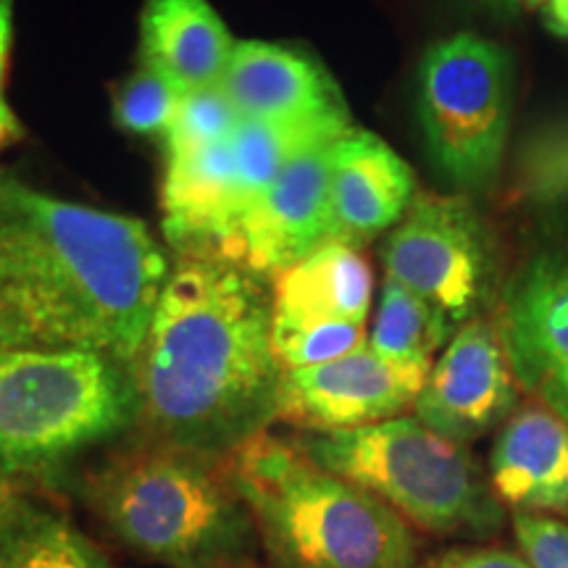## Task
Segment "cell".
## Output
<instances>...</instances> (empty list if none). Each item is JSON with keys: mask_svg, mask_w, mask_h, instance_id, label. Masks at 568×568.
Here are the masks:
<instances>
[{"mask_svg": "<svg viewBox=\"0 0 568 568\" xmlns=\"http://www.w3.org/2000/svg\"><path fill=\"white\" fill-rule=\"evenodd\" d=\"M453 326L437 305L385 276L368 347L387 364L429 376Z\"/></svg>", "mask_w": 568, "mask_h": 568, "instance_id": "cell-19", "label": "cell"}, {"mask_svg": "<svg viewBox=\"0 0 568 568\" xmlns=\"http://www.w3.org/2000/svg\"><path fill=\"white\" fill-rule=\"evenodd\" d=\"M184 90L161 71L138 67L113 92V122L138 138H166Z\"/></svg>", "mask_w": 568, "mask_h": 568, "instance_id": "cell-23", "label": "cell"}, {"mask_svg": "<svg viewBox=\"0 0 568 568\" xmlns=\"http://www.w3.org/2000/svg\"><path fill=\"white\" fill-rule=\"evenodd\" d=\"M518 382L493 318L460 324L432 366L414 414L437 435L474 443L516 410Z\"/></svg>", "mask_w": 568, "mask_h": 568, "instance_id": "cell-10", "label": "cell"}, {"mask_svg": "<svg viewBox=\"0 0 568 568\" xmlns=\"http://www.w3.org/2000/svg\"><path fill=\"white\" fill-rule=\"evenodd\" d=\"M161 209L163 234L176 253L224 255L247 211L232 140L203 151L169 155Z\"/></svg>", "mask_w": 568, "mask_h": 568, "instance_id": "cell-14", "label": "cell"}, {"mask_svg": "<svg viewBox=\"0 0 568 568\" xmlns=\"http://www.w3.org/2000/svg\"><path fill=\"white\" fill-rule=\"evenodd\" d=\"M568 201V122L542 126L524 142L510 203L558 205Z\"/></svg>", "mask_w": 568, "mask_h": 568, "instance_id": "cell-21", "label": "cell"}, {"mask_svg": "<svg viewBox=\"0 0 568 568\" xmlns=\"http://www.w3.org/2000/svg\"><path fill=\"white\" fill-rule=\"evenodd\" d=\"M514 69L500 45L460 32L418 67V122L432 161L460 190L493 187L506 153Z\"/></svg>", "mask_w": 568, "mask_h": 568, "instance_id": "cell-7", "label": "cell"}, {"mask_svg": "<svg viewBox=\"0 0 568 568\" xmlns=\"http://www.w3.org/2000/svg\"><path fill=\"white\" fill-rule=\"evenodd\" d=\"M237 40L211 0H145L140 13V67L182 90L222 82Z\"/></svg>", "mask_w": 568, "mask_h": 568, "instance_id": "cell-17", "label": "cell"}, {"mask_svg": "<svg viewBox=\"0 0 568 568\" xmlns=\"http://www.w3.org/2000/svg\"><path fill=\"white\" fill-rule=\"evenodd\" d=\"M416 197L408 163L374 132L353 126L332 145V243L361 247L400 224Z\"/></svg>", "mask_w": 568, "mask_h": 568, "instance_id": "cell-15", "label": "cell"}, {"mask_svg": "<svg viewBox=\"0 0 568 568\" xmlns=\"http://www.w3.org/2000/svg\"><path fill=\"white\" fill-rule=\"evenodd\" d=\"M0 568H109V564L67 518L24 500L0 527Z\"/></svg>", "mask_w": 568, "mask_h": 568, "instance_id": "cell-20", "label": "cell"}, {"mask_svg": "<svg viewBox=\"0 0 568 568\" xmlns=\"http://www.w3.org/2000/svg\"><path fill=\"white\" fill-rule=\"evenodd\" d=\"M514 531L531 568H568V524L542 514H514Z\"/></svg>", "mask_w": 568, "mask_h": 568, "instance_id": "cell-25", "label": "cell"}, {"mask_svg": "<svg viewBox=\"0 0 568 568\" xmlns=\"http://www.w3.org/2000/svg\"><path fill=\"white\" fill-rule=\"evenodd\" d=\"M437 568H531L527 558H518L516 552L481 548L450 552Z\"/></svg>", "mask_w": 568, "mask_h": 568, "instance_id": "cell-27", "label": "cell"}, {"mask_svg": "<svg viewBox=\"0 0 568 568\" xmlns=\"http://www.w3.org/2000/svg\"><path fill=\"white\" fill-rule=\"evenodd\" d=\"M332 145L335 140L305 148L276 174L245 213L224 258L274 280L332 243Z\"/></svg>", "mask_w": 568, "mask_h": 568, "instance_id": "cell-11", "label": "cell"}, {"mask_svg": "<svg viewBox=\"0 0 568 568\" xmlns=\"http://www.w3.org/2000/svg\"><path fill=\"white\" fill-rule=\"evenodd\" d=\"M527 3H542V0H527Z\"/></svg>", "mask_w": 568, "mask_h": 568, "instance_id": "cell-30", "label": "cell"}, {"mask_svg": "<svg viewBox=\"0 0 568 568\" xmlns=\"http://www.w3.org/2000/svg\"><path fill=\"white\" fill-rule=\"evenodd\" d=\"M0 3H3V0H0Z\"/></svg>", "mask_w": 568, "mask_h": 568, "instance_id": "cell-31", "label": "cell"}, {"mask_svg": "<svg viewBox=\"0 0 568 568\" xmlns=\"http://www.w3.org/2000/svg\"><path fill=\"white\" fill-rule=\"evenodd\" d=\"M548 27L556 34H568V0H550Z\"/></svg>", "mask_w": 568, "mask_h": 568, "instance_id": "cell-29", "label": "cell"}, {"mask_svg": "<svg viewBox=\"0 0 568 568\" xmlns=\"http://www.w3.org/2000/svg\"><path fill=\"white\" fill-rule=\"evenodd\" d=\"M295 445L314 464L387 503L435 535L485 537L503 510L466 445L437 435L416 416L337 432H303Z\"/></svg>", "mask_w": 568, "mask_h": 568, "instance_id": "cell-5", "label": "cell"}, {"mask_svg": "<svg viewBox=\"0 0 568 568\" xmlns=\"http://www.w3.org/2000/svg\"><path fill=\"white\" fill-rule=\"evenodd\" d=\"M90 503L124 548L169 568H247L258 529L226 464L151 443L92 479Z\"/></svg>", "mask_w": 568, "mask_h": 568, "instance_id": "cell-4", "label": "cell"}, {"mask_svg": "<svg viewBox=\"0 0 568 568\" xmlns=\"http://www.w3.org/2000/svg\"><path fill=\"white\" fill-rule=\"evenodd\" d=\"M426 374L397 368L372 347L308 368L282 372L276 418L305 432H337L389 422L414 408Z\"/></svg>", "mask_w": 568, "mask_h": 568, "instance_id": "cell-13", "label": "cell"}, {"mask_svg": "<svg viewBox=\"0 0 568 568\" xmlns=\"http://www.w3.org/2000/svg\"><path fill=\"white\" fill-rule=\"evenodd\" d=\"M272 345L282 372L308 368L351 355L368 345L366 324H276L272 318Z\"/></svg>", "mask_w": 568, "mask_h": 568, "instance_id": "cell-24", "label": "cell"}, {"mask_svg": "<svg viewBox=\"0 0 568 568\" xmlns=\"http://www.w3.org/2000/svg\"><path fill=\"white\" fill-rule=\"evenodd\" d=\"M169 268L140 219L0 174V347H82L132 368Z\"/></svg>", "mask_w": 568, "mask_h": 568, "instance_id": "cell-2", "label": "cell"}, {"mask_svg": "<svg viewBox=\"0 0 568 568\" xmlns=\"http://www.w3.org/2000/svg\"><path fill=\"white\" fill-rule=\"evenodd\" d=\"M251 510L268 568H418L406 518L261 432L224 458Z\"/></svg>", "mask_w": 568, "mask_h": 568, "instance_id": "cell-3", "label": "cell"}, {"mask_svg": "<svg viewBox=\"0 0 568 568\" xmlns=\"http://www.w3.org/2000/svg\"><path fill=\"white\" fill-rule=\"evenodd\" d=\"M21 503H24V497H21L19 487L9 479H0V527H3L6 518H9Z\"/></svg>", "mask_w": 568, "mask_h": 568, "instance_id": "cell-28", "label": "cell"}, {"mask_svg": "<svg viewBox=\"0 0 568 568\" xmlns=\"http://www.w3.org/2000/svg\"><path fill=\"white\" fill-rule=\"evenodd\" d=\"M264 276L216 253H176L132 364L153 443L224 460L276 418L282 366Z\"/></svg>", "mask_w": 568, "mask_h": 568, "instance_id": "cell-1", "label": "cell"}, {"mask_svg": "<svg viewBox=\"0 0 568 568\" xmlns=\"http://www.w3.org/2000/svg\"><path fill=\"white\" fill-rule=\"evenodd\" d=\"M13 42V0L0 3V151L11 142L24 138L17 113L6 103V71H9V55Z\"/></svg>", "mask_w": 568, "mask_h": 568, "instance_id": "cell-26", "label": "cell"}, {"mask_svg": "<svg viewBox=\"0 0 568 568\" xmlns=\"http://www.w3.org/2000/svg\"><path fill=\"white\" fill-rule=\"evenodd\" d=\"M385 276L437 305L460 326L500 290L493 232L466 197L418 193L382 247Z\"/></svg>", "mask_w": 568, "mask_h": 568, "instance_id": "cell-8", "label": "cell"}, {"mask_svg": "<svg viewBox=\"0 0 568 568\" xmlns=\"http://www.w3.org/2000/svg\"><path fill=\"white\" fill-rule=\"evenodd\" d=\"M495 326L518 387L568 424V222L550 224L497 295Z\"/></svg>", "mask_w": 568, "mask_h": 568, "instance_id": "cell-9", "label": "cell"}, {"mask_svg": "<svg viewBox=\"0 0 568 568\" xmlns=\"http://www.w3.org/2000/svg\"><path fill=\"white\" fill-rule=\"evenodd\" d=\"M138 418L132 372L82 347H0V468L34 471Z\"/></svg>", "mask_w": 568, "mask_h": 568, "instance_id": "cell-6", "label": "cell"}, {"mask_svg": "<svg viewBox=\"0 0 568 568\" xmlns=\"http://www.w3.org/2000/svg\"><path fill=\"white\" fill-rule=\"evenodd\" d=\"M374 274L358 247L329 243L272 280L276 324H366Z\"/></svg>", "mask_w": 568, "mask_h": 568, "instance_id": "cell-18", "label": "cell"}, {"mask_svg": "<svg viewBox=\"0 0 568 568\" xmlns=\"http://www.w3.org/2000/svg\"><path fill=\"white\" fill-rule=\"evenodd\" d=\"M240 124H243V116L234 109L222 82L209 84V88L184 90L174 122L169 126L166 138H163V155L169 159V155L219 145V142L232 140Z\"/></svg>", "mask_w": 568, "mask_h": 568, "instance_id": "cell-22", "label": "cell"}, {"mask_svg": "<svg viewBox=\"0 0 568 568\" xmlns=\"http://www.w3.org/2000/svg\"><path fill=\"white\" fill-rule=\"evenodd\" d=\"M489 487L516 514L568 510V424L542 403L516 408L489 453Z\"/></svg>", "mask_w": 568, "mask_h": 568, "instance_id": "cell-16", "label": "cell"}, {"mask_svg": "<svg viewBox=\"0 0 568 568\" xmlns=\"http://www.w3.org/2000/svg\"><path fill=\"white\" fill-rule=\"evenodd\" d=\"M222 88L240 116L293 130L343 138L353 116L335 77L301 48L264 40H237Z\"/></svg>", "mask_w": 568, "mask_h": 568, "instance_id": "cell-12", "label": "cell"}]
</instances>
